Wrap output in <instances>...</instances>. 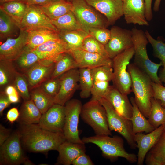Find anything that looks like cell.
Instances as JSON below:
<instances>
[{
  "label": "cell",
  "mask_w": 165,
  "mask_h": 165,
  "mask_svg": "<svg viewBox=\"0 0 165 165\" xmlns=\"http://www.w3.org/2000/svg\"><path fill=\"white\" fill-rule=\"evenodd\" d=\"M82 105L79 100L71 99L65 104V118L63 134L66 140L74 143H84L80 139L78 125Z\"/></svg>",
  "instance_id": "9c48e42d"
},
{
  "label": "cell",
  "mask_w": 165,
  "mask_h": 165,
  "mask_svg": "<svg viewBox=\"0 0 165 165\" xmlns=\"http://www.w3.org/2000/svg\"><path fill=\"white\" fill-rule=\"evenodd\" d=\"M55 63L42 60L24 73L30 90L39 87L43 82L51 78L54 69Z\"/></svg>",
  "instance_id": "5bb4252c"
},
{
  "label": "cell",
  "mask_w": 165,
  "mask_h": 165,
  "mask_svg": "<svg viewBox=\"0 0 165 165\" xmlns=\"http://www.w3.org/2000/svg\"><path fill=\"white\" fill-rule=\"evenodd\" d=\"M20 137L19 130H17L11 134L0 146V165L23 164L27 158L24 156L22 150Z\"/></svg>",
  "instance_id": "30bf717a"
},
{
  "label": "cell",
  "mask_w": 165,
  "mask_h": 165,
  "mask_svg": "<svg viewBox=\"0 0 165 165\" xmlns=\"http://www.w3.org/2000/svg\"><path fill=\"white\" fill-rule=\"evenodd\" d=\"M82 140L85 144L92 143L97 145L101 151L102 156L111 161L120 157L131 163L137 162V156L126 151L123 139L118 136L111 137L108 135H96L84 137Z\"/></svg>",
  "instance_id": "3957f363"
},
{
  "label": "cell",
  "mask_w": 165,
  "mask_h": 165,
  "mask_svg": "<svg viewBox=\"0 0 165 165\" xmlns=\"http://www.w3.org/2000/svg\"><path fill=\"white\" fill-rule=\"evenodd\" d=\"M110 37L105 46L109 58L112 59L125 50L134 46L131 30L112 26L110 30Z\"/></svg>",
  "instance_id": "8fae6325"
},
{
  "label": "cell",
  "mask_w": 165,
  "mask_h": 165,
  "mask_svg": "<svg viewBox=\"0 0 165 165\" xmlns=\"http://www.w3.org/2000/svg\"><path fill=\"white\" fill-rule=\"evenodd\" d=\"M20 29L28 30L38 27H46L58 31L51 19L44 13L40 6L28 5L25 15L19 25Z\"/></svg>",
  "instance_id": "4fadbf2b"
},
{
  "label": "cell",
  "mask_w": 165,
  "mask_h": 165,
  "mask_svg": "<svg viewBox=\"0 0 165 165\" xmlns=\"http://www.w3.org/2000/svg\"><path fill=\"white\" fill-rule=\"evenodd\" d=\"M13 61L0 60V87L13 84L17 72L12 63Z\"/></svg>",
  "instance_id": "8d00e7d4"
},
{
  "label": "cell",
  "mask_w": 165,
  "mask_h": 165,
  "mask_svg": "<svg viewBox=\"0 0 165 165\" xmlns=\"http://www.w3.org/2000/svg\"><path fill=\"white\" fill-rule=\"evenodd\" d=\"M65 118L64 105L55 104L42 115L38 124L50 131L63 133Z\"/></svg>",
  "instance_id": "9a60e30c"
},
{
  "label": "cell",
  "mask_w": 165,
  "mask_h": 165,
  "mask_svg": "<svg viewBox=\"0 0 165 165\" xmlns=\"http://www.w3.org/2000/svg\"><path fill=\"white\" fill-rule=\"evenodd\" d=\"M20 116V112L16 108H13L8 112L6 118L10 123H13L18 119Z\"/></svg>",
  "instance_id": "f907efd6"
},
{
  "label": "cell",
  "mask_w": 165,
  "mask_h": 165,
  "mask_svg": "<svg viewBox=\"0 0 165 165\" xmlns=\"http://www.w3.org/2000/svg\"><path fill=\"white\" fill-rule=\"evenodd\" d=\"M104 15L109 25L114 24L123 15L122 0H85Z\"/></svg>",
  "instance_id": "e0dca14e"
},
{
  "label": "cell",
  "mask_w": 165,
  "mask_h": 165,
  "mask_svg": "<svg viewBox=\"0 0 165 165\" xmlns=\"http://www.w3.org/2000/svg\"><path fill=\"white\" fill-rule=\"evenodd\" d=\"M41 60L32 49L27 46L14 61L18 68L25 72Z\"/></svg>",
  "instance_id": "e575fe53"
},
{
  "label": "cell",
  "mask_w": 165,
  "mask_h": 165,
  "mask_svg": "<svg viewBox=\"0 0 165 165\" xmlns=\"http://www.w3.org/2000/svg\"><path fill=\"white\" fill-rule=\"evenodd\" d=\"M124 19L128 24L148 26L149 24L145 16L144 0H123Z\"/></svg>",
  "instance_id": "d6986e66"
},
{
  "label": "cell",
  "mask_w": 165,
  "mask_h": 165,
  "mask_svg": "<svg viewBox=\"0 0 165 165\" xmlns=\"http://www.w3.org/2000/svg\"><path fill=\"white\" fill-rule=\"evenodd\" d=\"M163 125V127L164 130H165V121Z\"/></svg>",
  "instance_id": "680465c9"
},
{
  "label": "cell",
  "mask_w": 165,
  "mask_h": 165,
  "mask_svg": "<svg viewBox=\"0 0 165 165\" xmlns=\"http://www.w3.org/2000/svg\"><path fill=\"white\" fill-rule=\"evenodd\" d=\"M18 25L8 14L0 8V36L4 39L16 36L20 31Z\"/></svg>",
  "instance_id": "f1b7e54d"
},
{
  "label": "cell",
  "mask_w": 165,
  "mask_h": 165,
  "mask_svg": "<svg viewBox=\"0 0 165 165\" xmlns=\"http://www.w3.org/2000/svg\"><path fill=\"white\" fill-rule=\"evenodd\" d=\"M64 0L67 1H68V2H71L72 1V0Z\"/></svg>",
  "instance_id": "91938a15"
},
{
  "label": "cell",
  "mask_w": 165,
  "mask_h": 165,
  "mask_svg": "<svg viewBox=\"0 0 165 165\" xmlns=\"http://www.w3.org/2000/svg\"><path fill=\"white\" fill-rule=\"evenodd\" d=\"M148 153L156 160L160 165H165V130Z\"/></svg>",
  "instance_id": "b9f144b4"
},
{
  "label": "cell",
  "mask_w": 165,
  "mask_h": 165,
  "mask_svg": "<svg viewBox=\"0 0 165 165\" xmlns=\"http://www.w3.org/2000/svg\"><path fill=\"white\" fill-rule=\"evenodd\" d=\"M31 98L42 114L55 104L54 99L45 93L39 87L31 90Z\"/></svg>",
  "instance_id": "d6a6232c"
},
{
  "label": "cell",
  "mask_w": 165,
  "mask_h": 165,
  "mask_svg": "<svg viewBox=\"0 0 165 165\" xmlns=\"http://www.w3.org/2000/svg\"><path fill=\"white\" fill-rule=\"evenodd\" d=\"M79 82L81 89L80 96L82 98H87L91 95L93 85L91 69L81 68H79Z\"/></svg>",
  "instance_id": "d590c367"
},
{
  "label": "cell",
  "mask_w": 165,
  "mask_h": 165,
  "mask_svg": "<svg viewBox=\"0 0 165 165\" xmlns=\"http://www.w3.org/2000/svg\"><path fill=\"white\" fill-rule=\"evenodd\" d=\"M11 103L5 92H1L0 95V115L2 116L4 110Z\"/></svg>",
  "instance_id": "681fc988"
},
{
  "label": "cell",
  "mask_w": 165,
  "mask_h": 165,
  "mask_svg": "<svg viewBox=\"0 0 165 165\" xmlns=\"http://www.w3.org/2000/svg\"><path fill=\"white\" fill-rule=\"evenodd\" d=\"M145 33L148 42L152 46L154 57L159 59L162 63L163 68L159 77L161 82L165 83V43L160 38L157 39L154 38L148 30H146Z\"/></svg>",
  "instance_id": "4dcf8cb0"
},
{
  "label": "cell",
  "mask_w": 165,
  "mask_h": 165,
  "mask_svg": "<svg viewBox=\"0 0 165 165\" xmlns=\"http://www.w3.org/2000/svg\"><path fill=\"white\" fill-rule=\"evenodd\" d=\"M148 120L156 129L162 125L165 121V108L161 105L160 101L152 97L151 107Z\"/></svg>",
  "instance_id": "74e56055"
},
{
  "label": "cell",
  "mask_w": 165,
  "mask_h": 165,
  "mask_svg": "<svg viewBox=\"0 0 165 165\" xmlns=\"http://www.w3.org/2000/svg\"><path fill=\"white\" fill-rule=\"evenodd\" d=\"M56 0H22L27 5H35L42 6Z\"/></svg>",
  "instance_id": "db71d44e"
},
{
  "label": "cell",
  "mask_w": 165,
  "mask_h": 165,
  "mask_svg": "<svg viewBox=\"0 0 165 165\" xmlns=\"http://www.w3.org/2000/svg\"><path fill=\"white\" fill-rule=\"evenodd\" d=\"M127 70L131 78L132 90L134 95L135 102L141 112L148 118L153 97V81L147 73L134 63L129 64Z\"/></svg>",
  "instance_id": "7a4b0ae2"
},
{
  "label": "cell",
  "mask_w": 165,
  "mask_h": 165,
  "mask_svg": "<svg viewBox=\"0 0 165 165\" xmlns=\"http://www.w3.org/2000/svg\"><path fill=\"white\" fill-rule=\"evenodd\" d=\"M51 20L58 30H84L72 11L58 18L51 19Z\"/></svg>",
  "instance_id": "836d02e7"
},
{
  "label": "cell",
  "mask_w": 165,
  "mask_h": 165,
  "mask_svg": "<svg viewBox=\"0 0 165 165\" xmlns=\"http://www.w3.org/2000/svg\"><path fill=\"white\" fill-rule=\"evenodd\" d=\"M72 11L83 30L89 34L91 28H107L109 26L106 17L85 0H72Z\"/></svg>",
  "instance_id": "52a82bcc"
},
{
  "label": "cell",
  "mask_w": 165,
  "mask_h": 165,
  "mask_svg": "<svg viewBox=\"0 0 165 165\" xmlns=\"http://www.w3.org/2000/svg\"><path fill=\"white\" fill-rule=\"evenodd\" d=\"M109 81H97L93 82L90 100L99 101L104 98L107 94L110 85Z\"/></svg>",
  "instance_id": "7bdbcfd3"
},
{
  "label": "cell",
  "mask_w": 165,
  "mask_h": 165,
  "mask_svg": "<svg viewBox=\"0 0 165 165\" xmlns=\"http://www.w3.org/2000/svg\"><path fill=\"white\" fill-rule=\"evenodd\" d=\"M56 165H70L80 155L85 153V143H74L67 140L59 146Z\"/></svg>",
  "instance_id": "603a6c76"
},
{
  "label": "cell",
  "mask_w": 165,
  "mask_h": 165,
  "mask_svg": "<svg viewBox=\"0 0 165 165\" xmlns=\"http://www.w3.org/2000/svg\"><path fill=\"white\" fill-rule=\"evenodd\" d=\"M163 131L162 125L147 134L140 132L134 134V139L138 150L137 162L138 165L143 164L147 154L157 142Z\"/></svg>",
  "instance_id": "ac0fdd59"
},
{
  "label": "cell",
  "mask_w": 165,
  "mask_h": 165,
  "mask_svg": "<svg viewBox=\"0 0 165 165\" xmlns=\"http://www.w3.org/2000/svg\"><path fill=\"white\" fill-rule=\"evenodd\" d=\"M42 115L31 99L24 100L20 107L18 119L20 125L38 124Z\"/></svg>",
  "instance_id": "d4e9b609"
},
{
  "label": "cell",
  "mask_w": 165,
  "mask_h": 165,
  "mask_svg": "<svg viewBox=\"0 0 165 165\" xmlns=\"http://www.w3.org/2000/svg\"><path fill=\"white\" fill-rule=\"evenodd\" d=\"M13 85L24 101L31 99L28 82L24 75L17 72Z\"/></svg>",
  "instance_id": "60d3db41"
},
{
  "label": "cell",
  "mask_w": 165,
  "mask_h": 165,
  "mask_svg": "<svg viewBox=\"0 0 165 165\" xmlns=\"http://www.w3.org/2000/svg\"><path fill=\"white\" fill-rule=\"evenodd\" d=\"M10 130L5 127L2 124L0 125V146L9 138L11 135Z\"/></svg>",
  "instance_id": "816d5d0a"
},
{
  "label": "cell",
  "mask_w": 165,
  "mask_h": 165,
  "mask_svg": "<svg viewBox=\"0 0 165 165\" xmlns=\"http://www.w3.org/2000/svg\"><path fill=\"white\" fill-rule=\"evenodd\" d=\"M19 130L21 141L29 152L46 153L57 150L59 146L66 141L63 133L47 130L38 124L20 125Z\"/></svg>",
  "instance_id": "6da1fadb"
},
{
  "label": "cell",
  "mask_w": 165,
  "mask_h": 165,
  "mask_svg": "<svg viewBox=\"0 0 165 165\" xmlns=\"http://www.w3.org/2000/svg\"><path fill=\"white\" fill-rule=\"evenodd\" d=\"M130 101L132 105V115L131 120L134 134L143 132L147 133L154 130L155 128L139 110L134 97H131Z\"/></svg>",
  "instance_id": "4316f807"
},
{
  "label": "cell",
  "mask_w": 165,
  "mask_h": 165,
  "mask_svg": "<svg viewBox=\"0 0 165 165\" xmlns=\"http://www.w3.org/2000/svg\"><path fill=\"white\" fill-rule=\"evenodd\" d=\"M80 115L82 120L92 127L96 135H112L106 110L99 101L90 100L82 105Z\"/></svg>",
  "instance_id": "8992f818"
},
{
  "label": "cell",
  "mask_w": 165,
  "mask_h": 165,
  "mask_svg": "<svg viewBox=\"0 0 165 165\" xmlns=\"http://www.w3.org/2000/svg\"><path fill=\"white\" fill-rule=\"evenodd\" d=\"M27 31L20 29L16 38H8L1 45L0 60H15L27 46Z\"/></svg>",
  "instance_id": "2e32d148"
},
{
  "label": "cell",
  "mask_w": 165,
  "mask_h": 165,
  "mask_svg": "<svg viewBox=\"0 0 165 165\" xmlns=\"http://www.w3.org/2000/svg\"><path fill=\"white\" fill-rule=\"evenodd\" d=\"M27 46L33 49L51 40L60 38L58 31L46 27H38L26 30Z\"/></svg>",
  "instance_id": "cb8c5ba5"
},
{
  "label": "cell",
  "mask_w": 165,
  "mask_h": 165,
  "mask_svg": "<svg viewBox=\"0 0 165 165\" xmlns=\"http://www.w3.org/2000/svg\"><path fill=\"white\" fill-rule=\"evenodd\" d=\"M134 46L115 57L112 60L114 78L113 86L125 95L130 94L132 90V79L128 71V66L134 55Z\"/></svg>",
  "instance_id": "5b68a950"
},
{
  "label": "cell",
  "mask_w": 165,
  "mask_h": 165,
  "mask_svg": "<svg viewBox=\"0 0 165 165\" xmlns=\"http://www.w3.org/2000/svg\"><path fill=\"white\" fill-rule=\"evenodd\" d=\"M58 32L60 38L66 43L69 51L82 49L84 40L89 35L82 29L58 30Z\"/></svg>",
  "instance_id": "484cf974"
},
{
  "label": "cell",
  "mask_w": 165,
  "mask_h": 165,
  "mask_svg": "<svg viewBox=\"0 0 165 165\" xmlns=\"http://www.w3.org/2000/svg\"><path fill=\"white\" fill-rule=\"evenodd\" d=\"M104 98L109 102L119 114L131 120L132 115V105L127 95L122 93L113 86L110 85Z\"/></svg>",
  "instance_id": "7402d4cb"
},
{
  "label": "cell",
  "mask_w": 165,
  "mask_h": 165,
  "mask_svg": "<svg viewBox=\"0 0 165 165\" xmlns=\"http://www.w3.org/2000/svg\"><path fill=\"white\" fill-rule=\"evenodd\" d=\"M5 92L11 103H16L19 102L20 95L13 85H11L7 86Z\"/></svg>",
  "instance_id": "7dc6e473"
},
{
  "label": "cell",
  "mask_w": 165,
  "mask_h": 165,
  "mask_svg": "<svg viewBox=\"0 0 165 165\" xmlns=\"http://www.w3.org/2000/svg\"><path fill=\"white\" fill-rule=\"evenodd\" d=\"M82 49L109 57L105 46L89 34L84 40Z\"/></svg>",
  "instance_id": "f35d334b"
},
{
  "label": "cell",
  "mask_w": 165,
  "mask_h": 165,
  "mask_svg": "<svg viewBox=\"0 0 165 165\" xmlns=\"http://www.w3.org/2000/svg\"><path fill=\"white\" fill-rule=\"evenodd\" d=\"M165 43V42H164Z\"/></svg>",
  "instance_id": "94428289"
},
{
  "label": "cell",
  "mask_w": 165,
  "mask_h": 165,
  "mask_svg": "<svg viewBox=\"0 0 165 165\" xmlns=\"http://www.w3.org/2000/svg\"><path fill=\"white\" fill-rule=\"evenodd\" d=\"M23 164L26 165H34L33 163H32L30 160H29L27 158H26Z\"/></svg>",
  "instance_id": "9f6ffc18"
},
{
  "label": "cell",
  "mask_w": 165,
  "mask_h": 165,
  "mask_svg": "<svg viewBox=\"0 0 165 165\" xmlns=\"http://www.w3.org/2000/svg\"></svg>",
  "instance_id": "6125c7cd"
},
{
  "label": "cell",
  "mask_w": 165,
  "mask_h": 165,
  "mask_svg": "<svg viewBox=\"0 0 165 165\" xmlns=\"http://www.w3.org/2000/svg\"><path fill=\"white\" fill-rule=\"evenodd\" d=\"M153 90V97L160 101L161 105L165 108V86L163 85L152 82Z\"/></svg>",
  "instance_id": "bcb514c9"
},
{
  "label": "cell",
  "mask_w": 165,
  "mask_h": 165,
  "mask_svg": "<svg viewBox=\"0 0 165 165\" xmlns=\"http://www.w3.org/2000/svg\"><path fill=\"white\" fill-rule=\"evenodd\" d=\"M99 101L106 110L109 130L119 134L132 149H135L137 145L134 139L131 120L119 114L105 98H102Z\"/></svg>",
  "instance_id": "ba28073f"
},
{
  "label": "cell",
  "mask_w": 165,
  "mask_h": 165,
  "mask_svg": "<svg viewBox=\"0 0 165 165\" xmlns=\"http://www.w3.org/2000/svg\"><path fill=\"white\" fill-rule=\"evenodd\" d=\"M89 34L105 46L110 39L111 32L107 28H91L89 29Z\"/></svg>",
  "instance_id": "f6af8a7d"
},
{
  "label": "cell",
  "mask_w": 165,
  "mask_h": 165,
  "mask_svg": "<svg viewBox=\"0 0 165 165\" xmlns=\"http://www.w3.org/2000/svg\"><path fill=\"white\" fill-rule=\"evenodd\" d=\"M39 87L47 94L54 98L60 89V81L59 77L50 78L43 82Z\"/></svg>",
  "instance_id": "ee69618b"
},
{
  "label": "cell",
  "mask_w": 165,
  "mask_h": 165,
  "mask_svg": "<svg viewBox=\"0 0 165 165\" xmlns=\"http://www.w3.org/2000/svg\"><path fill=\"white\" fill-rule=\"evenodd\" d=\"M131 30L134 50V63L147 73L153 82L163 85L157 74L162 63L161 62L156 63L149 59L146 49L148 42L145 32L136 28H133Z\"/></svg>",
  "instance_id": "277c9868"
},
{
  "label": "cell",
  "mask_w": 165,
  "mask_h": 165,
  "mask_svg": "<svg viewBox=\"0 0 165 165\" xmlns=\"http://www.w3.org/2000/svg\"><path fill=\"white\" fill-rule=\"evenodd\" d=\"M144 0L145 5V17L148 21H150L153 18V14L152 9V0Z\"/></svg>",
  "instance_id": "f5cc1de1"
},
{
  "label": "cell",
  "mask_w": 165,
  "mask_h": 165,
  "mask_svg": "<svg viewBox=\"0 0 165 165\" xmlns=\"http://www.w3.org/2000/svg\"><path fill=\"white\" fill-rule=\"evenodd\" d=\"M73 165H94V163L89 156L85 153H83L77 157L73 161Z\"/></svg>",
  "instance_id": "c3c4849f"
},
{
  "label": "cell",
  "mask_w": 165,
  "mask_h": 165,
  "mask_svg": "<svg viewBox=\"0 0 165 165\" xmlns=\"http://www.w3.org/2000/svg\"><path fill=\"white\" fill-rule=\"evenodd\" d=\"M93 82L97 81H111L114 75L112 66L105 65L91 69Z\"/></svg>",
  "instance_id": "ab89813d"
},
{
  "label": "cell",
  "mask_w": 165,
  "mask_h": 165,
  "mask_svg": "<svg viewBox=\"0 0 165 165\" xmlns=\"http://www.w3.org/2000/svg\"><path fill=\"white\" fill-rule=\"evenodd\" d=\"M45 14L50 19L61 16L72 11L71 2L64 0H56L46 5L40 6Z\"/></svg>",
  "instance_id": "83f0119b"
},
{
  "label": "cell",
  "mask_w": 165,
  "mask_h": 165,
  "mask_svg": "<svg viewBox=\"0 0 165 165\" xmlns=\"http://www.w3.org/2000/svg\"><path fill=\"white\" fill-rule=\"evenodd\" d=\"M69 52L74 58L78 68L92 69L103 66L112 65V59L98 54L88 52L82 49Z\"/></svg>",
  "instance_id": "ffe728a7"
},
{
  "label": "cell",
  "mask_w": 165,
  "mask_h": 165,
  "mask_svg": "<svg viewBox=\"0 0 165 165\" xmlns=\"http://www.w3.org/2000/svg\"><path fill=\"white\" fill-rule=\"evenodd\" d=\"M75 68H78L72 55L69 52L64 53L55 63L54 69L51 78H58L68 71Z\"/></svg>",
  "instance_id": "1f68e13d"
},
{
  "label": "cell",
  "mask_w": 165,
  "mask_h": 165,
  "mask_svg": "<svg viewBox=\"0 0 165 165\" xmlns=\"http://www.w3.org/2000/svg\"><path fill=\"white\" fill-rule=\"evenodd\" d=\"M32 50L41 60L55 63L61 54L69 52L66 43L60 38L50 40Z\"/></svg>",
  "instance_id": "44dd1931"
},
{
  "label": "cell",
  "mask_w": 165,
  "mask_h": 165,
  "mask_svg": "<svg viewBox=\"0 0 165 165\" xmlns=\"http://www.w3.org/2000/svg\"><path fill=\"white\" fill-rule=\"evenodd\" d=\"M162 0H155L153 7V10L155 12L159 11L161 2Z\"/></svg>",
  "instance_id": "11a10c76"
},
{
  "label": "cell",
  "mask_w": 165,
  "mask_h": 165,
  "mask_svg": "<svg viewBox=\"0 0 165 165\" xmlns=\"http://www.w3.org/2000/svg\"><path fill=\"white\" fill-rule=\"evenodd\" d=\"M60 87L58 92L54 98L55 104L64 105L70 100L78 87L79 68L72 69L59 77Z\"/></svg>",
  "instance_id": "7c38bea8"
},
{
  "label": "cell",
  "mask_w": 165,
  "mask_h": 165,
  "mask_svg": "<svg viewBox=\"0 0 165 165\" xmlns=\"http://www.w3.org/2000/svg\"><path fill=\"white\" fill-rule=\"evenodd\" d=\"M16 0H0V4L8 2L11 1H16Z\"/></svg>",
  "instance_id": "6f0895ef"
},
{
  "label": "cell",
  "mask_w": 165,
  "mask_h": 165,
  "mask_svg": "<svg viewBox=\"0 0 165 165\" xmlns=\"http://www.w3.org/2000/svg\"><path fill=\"white\" fill-rule=\"evenodd\" d=\"M28 5L22 0H16L0 4V8L9 15L18 25L25 13Z\"/></svg>",
  "instance_id": "f546056e"
}]
</instances>
